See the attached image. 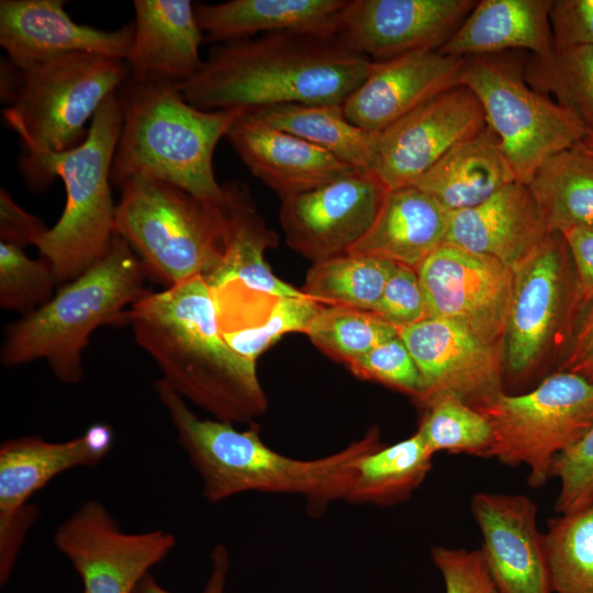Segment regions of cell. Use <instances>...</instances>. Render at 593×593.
Instances as JSON below:
<instances>
[{
  "label": "cell",
  "mask_w": 593,
  "mask_h": 593,
  "mask_svg": "<svg viewBox=\"0 0 593 593\" xmlns=\"http://www.w3.org/2000/svg\"><path fill=\"white\" fill-rule=\"evenodd\" d=\"M485 126L477 96L456 86L376 133L371 172L388 190L412 186L448 150Z\"/></svg>",
  "instance_id": "obj_15"
},
{
  "label": "cell",
  "mask_w": 593,
  "mask_h": 593,
  "mask_svg": "<svg viewBox=\"0 0 593 593\" xmlns=\"http://www.w3.org/2000/svg\"><path fill=\"white\" fill-rule=\"evenodd\" d=\"M552 477L560 482L556 513H572L593 504V425L575 445L557 456Z\"/></svg>",
  "instance_id": "obj_41"
},
{
  "label": "cell",
  "mask_w": 593,
  "mask_h": 593,
  "mask_svg": "<svg viewBox=\"0 0 593 593\" xmlns=\"http://www.w3.org/2000/svg\"><path fill=\"white\" fill-rule=\"evenodd\" d=\"M583 313L560 370L593 382V303Z\"/></svg>",
  "instance_id": "obj_47"
},
{
  "label": "cell",
  "mask_w": 593,
  "mask_h": 593,
  "mask_svg": "<svg viewBox=\"0 0 593 593\" xmlns=\"http://www.w3.org/2000/svg\"><path fill=\"white\" fill-rule=\"evenodd\" d=\"M571 256L560 233L513 270L505 333V381L522 388L535 377L558 335L572 321Z\"/></svg>",
  "instance_id": "obj_11"
},
{
  "label": "cell",
  "mask_w": 593,
  "mask_h": 593,
  "mask_svg": "<svg viewBox=\"0 0 593 593\" xmlns=\"http://www.w3.org/2000/svg\"><path fill=\"white\" fill-rule=\"evenodd\" d=\"M246 112L327 150L357 171L371 172L376 134L353 124L339 104L284 103Z\"/></svg>",
  "instance_id": "obj_32"
},
{
  "label": "cell",
  "mask_w": 593,
  "mask_h": 593,
  "mask_svg": "<svg viewBox=\"0 0 593 593\" xmlns=\"http://www.w3.org/2000/svg\"><path fill=\"white\" fill-rule=\"evenodd\" d=\"M449 212L415 186L389 190L362 238L347 253L417 270L445 243Z\"/></svg>",
  "instance_id": "obj_26"
},
{
  "label": "cell",
  "mask_w": 593,
  "mask_h": 593,
  "mask_svg": "<svg viewBox=\"0 0 593 593\" xmlns=\"http://www.w3.org/2000/svg\"><path fill=\"white\" fill-rule=\"evenodd\" d=\"M225 138L249 171L282 200L357 171L327 150L246 111L233 121Z\"/></svg>",
  "instance_id": "obj_21"
},
{
  "label": "cell",
  "mask_w": 593,
  "mask_h": 593,
  "mask_svg": "<svg viewBox=\"0 0 593 593\" xmlns=\"http://www.w3.org/2000/svg\"><path fill=\"white\" fill-rule=\"evenodd\" d=\"M389 190L372 172L356 171L282 200L288 245L318 262L346 254L372 225Z\"/></svg>",
  "instance_id": "obj_16"
},
{
  "label": "cell",
  "mask_w": 593,
  "mask_h": 593,
  "mask_svg": "<svg viewBox=\"0 0 593 593\" xmlns=\"http://www.w3.org/2000/svg\"><path fill=\"white\" fill-rule=\"evenodd\" d=\"M434 454L418 432L361 456L345 501L391 506L407 501L427 477Z\"/></svg>",
  "instance_id": "obj_33"
},
{
  "label": "cell",
  "mask_w": 593,
  "mask_h": 593,
  "mask_svg": "<svg viewBox=\"0 0 593 593\" xmlns=\"http://www.w3.org/2000/svg\"><path fill=\"white\" fill-rule=\"evenodd\" d=\"M118 97L123 122L111 183L120 187L146 176L221 204L224 192L214 176L213 154L242 111L198 109L186 101L178 82L167 79L138 81L128 76Z\"/></svg>",
  "instance_id": "obj_4"
},
{
  "label": "cell",
  "mask_w": 593,
  "mask_h": 593,
  "mask_svg": "<svg viewBox=\"0 0 593 593\" xmlns=\"http://www.w3.org/2000/svg\"><path fill=\"white\" fill-rule=\"evenodd\" d=\"M64 0H1L0 44L11 64L27 70L71 53H93L127 63L134 23L108 31L70 19Z\"/></svg>",
  "instance_id": "obj_19"
},
{
  "label": "cell",
  "mask_w": 593,
  "mask_h": 593,
  "mask_svg": "<svg viewBox=\"0 0 593 593\" xmlns=\"http://www.w3.org/2000/svg\"><path fill=\"white\" fill-rule=\"evenodd\" d=\"M477 410L491 425L493 458L526 466L528 484L539 488L551 478L557 456L593 425V382L559 370L527 392H503Z\"/></svg>",
  "instance_id": "obj_9"
},
{
  "label": "cell",
  "mask_w": 593,
  "mask_h": 593,
  "mask_svg": "<svg viewBox=\"0 0 593 593\" xmlns=\"http://www.w3.org/2000/svg\"><path fill=\"white\" fill-rule=\"evenodd\" d=\"M527 186L551 233L593 225V153L581 143L545 161Z\"/></svg>",
  "instance_id": "obj_31"
},
{
  "label": "cell",
  "mask_w": 593,
  "mask_h": 593,
  "mask_svg": "<svg viewBox=\"0 0 593 593\" xmlns=\"http://www.w3.org/2000/svg\"><path fill=\"white\" fill-rule=\"evenodd\" d=\"M515 181L495 135L485 126L448 150L412 186L451 213L473 208Z\"/></svg>",
  "instance_id": "obj_29"
},
{
  "label": "cell",
  "mask_w": 593,
  "mask_h": 593,
  "mask_svg": "<svg viewBox=\"0 0 593 593\" xmlns=\"http://www.w3.org/2000/svg\"><path fill=\"white\" fill-rule=\"evenodd\" d=\"M372 312L398 329L428 318L425 296L416 271L396 265Z\"/></svg>",
  "instance_id": "obj_43"
},
{
  "label": "cell",
  "mask_w": 593,
  "mask_h": 593,
  "mask_svg": "<svg viewBox=\"0 0 593 593\" xmlns=\"http://www.w3.org/2000/svg\"><path fill=\"white\" fill-rule=\"evenodd\" d=\"M471 512L482 537L480 550L501 593H552L535 502L523 494L478 492Z\"/></svg>",
  "instance_id": "obj_18"
},
{
  "label": "cell",
  "mask_w": 593,
  "mask_h": 593,
  "mask_svg": "<svg viewBox=\"0 0 593 593\" xmlns=\"http://www.w3.org/2000/svg\"><path fill=\"white\" fill-rule=\"evenodd\" d=\"M423 415L416 432L428 449L493 458V433L486 417L452 395H440L421 406Z\"/></svg>",
  "instance_id": "obj_37"
},
{
  "label": "cell",
  "mask_w": 593,
  "mask_h": 593,
  "mask_svg": "<svg viewBox=\"0 0 593 593\" xmlns=\"http://www.w3.org/2000/svg\"><path fill=\"white\" fill-rule=\"evenodd\" d=\"M551 3V0L477 1L439 51L459 58L491 56L512 49L547 57L555 51L549 19Z\"/></svg>",
  "instance_id": "obj_28"
},
{
  "label": "cell",
  "mask_w": 593,
  "mask_h": 593,
  "mask_svg": "<svg viewBox=\"0 0 593 593\" xmlns=\"http://www.w3.org/2000/svg\"><path fill=\"white\" fill-rule=\"evenodd\" d=\"M430 556L443 577L445 593H501L480 549L435 546Z\"/></svg>",
  "instance_id": "obj_42"
},
{
  "label": "cell",
  "mask_w": 593,
  "mask_h": 593,
  "mask_svg": "<svg viewBox=\"0 0 593 593\" xmlns=\"http://www.w3.org/2000/svg\"><path fill=\"white\" fill-rule=\"evenodd\" d=\"M122 122L115 92L99 108L80 145L58 154L20 158V171L30 190L45 189L55 177L65 184L61 216L36 244L40 256L51 265L57 286L78 278L111 247L116 205L111 195L110 174Z\"/></svg>",
  "instance_id": "obj_6"
},
{
  "label": "cell",
  "mask_w": 593,
  "mask_h": 593,
  "mask_svg": "<svg viewBox=\"0 0 593 593\" xmlns=\"http://www.w3.org/2000/svg\"><path fill=\"white\" fill-rule=\"evenodd\" d=\"M154 389L212 503L245 492L293 494L304 497L310 515L318 517L333 502L345 500L356 461L382 445L373 428L329 456L294 459L267 446L256 424L238 430L228 422L201 419L163 379Z\"/></svg>",
  "instance_id": "obj_3"
},
{
  "label": "cell",
  "mask_w": 593,
  "mask_h": 593,
  "mask_svg": "<svg viewBox=\"0 0 593 593\" xmlns=\"http://www.w3.org/2000/svg\"><path fill=\"white\" fill-rule=\"evenodd\" d=\"M460 83L477 96L486 126L521 182L527 183L545 161L588 134L552 98L525 81L522 65L492 56L466 57Z\"/></svg>",
  "instance_id": "obj_10"
},
{
  "label": "cell",
  "mask_w": 593,
  "mask_h": 593,
  "mask_svg": "<svg viewBox=\"0 0 593 593\" xmlns=\"http://www.w3.org/2000/svg\"><path fill=\"white\" fill-rule=\"evenodd\" d=\"M465 58L439 49L374 63L369 76L342 104L356 126L379 133L443 92L461 85Z\"/></svg>",
  "instance_id": "obj_20"
},
{
  "label": "cell",
  "mask_w": 593,
  "mask_h": 593,
  "mask_svg": "<svg viewBox=\"0 0 593 593\" xmlns=\"http://www.w3.org/2000/svg\"><path fill=\"white\" fill-rule=\"evenodd\" d=\"M130 324L161 379L184 400L232 424L251 423L265 412L256 363L224 340L201 275L159 292L146 291L131 306Z\"/></svg>",
  "instance_id": "obj_2"
},
{
  "label": "cell",
  "mask_w": 593,
  "mask_h": 593,
  "mask_svg": "<svg viewBox=\"0 0 593 593\" xmlns=\"http://www.w3.org/2000/svg\"><path fill=\"white\" fill-rule=\"evenodd\" d=\"M550 234L527 183L515 181L473 208L449 213L444 244L493 258L514 270Z\"/></svg>",
  "instance_id": "obj_22"
},
{
  "label": "cell",
  "mask_w": 593,
  "mask_h": 593,
  "mask_svg": "<svg viewBox=\"0 0 593 593\" xmlns=\"http://www.w3.org/2000/svg\"><path fill=\"white\" fill-rule=\"evenodd\" d=\"M396 264L346 253L310 269L302 292L322 305L373 311Z\"/></svg>",
  "instance_id": "obj_34"
},
{
  "label": "cell",
  "mask_w": 593,
  "mask_h": 593,
  "mask_svg": "<svg viewBox=\"0 0 593 593\" xmlns=\"http://www.w3.org/2000/svg\"><path fill=\"white\" fill-rule=\"evenodd\" d=\"M549 19L555 51L593 46V0H553Z\"/></svg>",
  "instance_id": "obj_44"
},
{
  "label": "cell",
  "mask_w": 593,
  "mask_h": 593,
  "mask_svg": "<svg viewBox=\"0 0 593 593\" xmlns=\"http://www.w3.org/2000/svg\"><path fill=\"white\" fill-rule=\"evenodd\" d=\"M305 334L324 353L348 365L399 332L372 311L323 305Z\"/></svg>",
  "instance_id": "obj_38"
},
{
  "label": "cell",
  "mask_w": 593,
  "mask_h": 593,
  "mask_svg": "<svg viewBox=\"0 0 593 593\" xmlns=\"http://www.w3.org/2000/svg\"><path fill=\"white\" fill-rule=\"evenodd\" d=\"M57 286L44 258L32 259L22 247L0 242V306L26 315L47 303Z\"/></svg>",
  "instance_id": "obj_39"
},
{
  "label": "cell",
  "mask_w": 593,
  "mask_h": 593,
  "mask_svg": "<svg viewBox=\"0 0 593 593\" xmlns=\"http://www.w3.org/2000/svg\"><path fill=\"white\" fill-rule=\"evenodd\" d=\"M428 316L454 321L504 345L514 273L502 262L443 244L417 268Z\"/></svg>",
  "instance_id": "obj_13"
},
{
  "label": "cell",
  "mask_w": 593,
  "mask_h": 593,
  "mask_svg": "<svg viewBox=\"0 0 593 593\" xmlns=\"http://www.w3.org/2000/svg\"><path fill=\"white\" fill-rule=\"evenodd\" d=\"M113 430L93 424L70 440L53 443L21 436L0 446V523L22 512L29 499L56 475L76 467H96L108 455Z\"/></svg>",
  "instance_id": "obj_23"
},
{
  "label": "cell",
  "mask_w": 593,
  "mask_h": 593,
  "mask_svg": "<svg viewBox=\"0 0 593 593\" xmlns=\"http://www.w3.org/2000/svg\"><path fill=\"white\" fill-rule=\"evenodd\" d=\"M373 65L338 37L275 32L214 47L178 87L187 102L206 111L342 105Z\"/></svg>",
  "instance_id": "obj_1"
},
{
  "label": "cell",
  "mask_w": 593,
  "mask_h": 593,
  "mask_svg": "<svg viewBox=\"0 0 593 593\" xmlns=\"http://www.w3.org/2000/svg\"><path fill=\"white\" fill-rule=\"evenodd\" d=\"M48 230L42 219L25 211L1 188L0 238L1 242L24 248L38 243Z\"/></svg>",
  "instance_id": "obj_46"
},
{
  "label": "cell",
  "mask_w": 593,
  "mask_h": 593,
  "mask_svg": "<svg viewBox=\"0 0 593 593\" xmlns=\"http://www.w3.org/2000/svg\"><path fill=\"white\" fill-rule=\"evenodd\" d=\"M54 544L80 575L82 593H133L176 539L161 529L125 533L104 504L89 500L57 527Z\"/></svg>",
  "instance_id": "obj_12"
},
{
  "label": "cell",
  "mask_w": 593,
  "mask_h": 593,
  "mask_svg": "<svg viewBox=\"0 0 593 593\" xmlns=\"http://www.w3.org/2000/svg\"><path fill=\"white\" fill-rule=\"evenodd\" d=\"M130 76L125 60L93 53H71L18 71L4 122L37 157L80 145L102 103Z\"/></svg>",
  "instance_id": "obj_8"
},
{
  "label": "cell",
  "mask_w": 593,
  "mask_h": 593,
  "mask_svg": "<svg viewBox=\"0 0 593 593\" xmlns=\"http://www.w3.org/2000/svg\"><path fill=\"white\" fill-rule=\"evenodd\" d=\"M580 143L593 153V134H586Z\"/></svg>",
  "instance_id": "obj_49"
},
{
  "label": "cell",
  "mask_w": 593,
  "mask_h": 593,
  "mask_svg": "<svg viewBox=\"0 0 593 593\" xmlns=\"http://www.w3.org/2000/svg\"><path fill=\"white\" fill-rule=\"evenodd\" d=\"M574 267L572 320L593 303V225L562 233Z\"/></svg>",
  "instance_id": "obj_45"
},
{
  "label": "cell",
  "mask_w": 593,
  "mask_h": 593,
  "mask_svg": "<svg viewBox=\"0 0 593 593\" xmlns=\"http://www.w3.org/2000/svg\"><path fill=\"white\" fill-rule=\"evenodd\" d=\"M210 289L224 340L236 354L255 363L282 335L306 333L323 306L306 295L281 296L236 279Z\"/></svg>",
  "instance_id": "obj_24"
},
{
  "label": "cell",
  "mask_w": 593,
  "mask_h": 593,
  "mask_svg": "<svg viewBox=\"0 0 593 593\" xmlns=\"http://www.w3.org/2000/svg\"><path fill=\"white\" fill-rule=\"evenodd\" d=\"M398 332L421 376L419 407L434 398L452 395L477 409L506 392L504 345L486 344L467 327L440 317Z\"/></svg>",
  "instance_id": "obj_14"
},
{
  "label": "cell",
  "mask_w": 593,
  "mask_h": 593,
  "mask_svg": "<svg viewBox=\"0 0 593 593\" xmlns=\"http://www.w3.org/2000/svg\"><path fill=\"white\" fill-rule=\"evenodd\" d=\"M119 188L114 230L147 273L168 288L194 276L205 277L217 266L225 239L222 203H205L172 183L146 176L132 177Z\"/></svg>",
  "instance_id": "obj_7"
},
{
  "label": "cell",
  "mask_w": 593,
  "mask_h": 593,
  "mask_svg": "<svg viewBox=\"0 0 593 593\" xmlns=\"http://www.w3.org/2000/svg\"><path fill=\"white\" fill-rule=\"evenodd\" d=\"M544 535L552 593H593V504L550 518Z\"/></svg>",
  "instance_id": "obj_36"
},
{
  "label": "cell",
  "mask_w": 593,
  "mask_h": 593,
  "mask_svg": "<svg viewBox=\"0 0 593 593\" xmlns=\"http://www.w3.org/2000/svg\"><path fill=\"white\" fill-rule=\"evenodd\" d=\"M347 366L356 377L390 387L412 396L415 402L422 394L418 369L399 335L351 360Z\"/></svg>",
  "instance_id": "obj_40"
},
{
  "label": "cell",
  "mask_w": 593,
  "mask_h": 593,
  "mask_svg": "<svg viewBox=\"0 0 593 593\" xmlns=\"http://www.w3.org/2000/svg\"><path fill=\"white\" fill-rule=\"evenodd\" d=\"M146 273L130 244L115 233L98 262L7 327L1 363L16 367L44 359L60 382L79 383L90 335L103 325L130 324L131 306L147 291Z\"/></svg>",
  "instance_id": "obj_5"
},
{
  "label": "cell",
  "mask_w": 593,
  "mask_h": 593,
  "mask_svg": "<svg viewBox=\"0 0 593 593\" xmlns=\"http://www.w3.org/2000/svg\"><path fill=\"white\" fill-rule=\"evenodd\" d=\"M475 4L473 0H348L337 37L373 63L439 49Z\"/></svg>",
  "instance_id": "obj_17"
},
{
  "label": "cell",
  "mask_w": 593,
  "mask_h": 593,
  "mask_svg": "<svg viewBox=\"0 0 593 593\" xmlns=\"http://www.w3.org/2000/svg\"><path fill=\"white\" fill-rule=\"evenodd\" d=\"M522 72L532 88L552 96L588 134H593V46L553 51L547 57L529 55Z\"/></svg>",
  "instance_id": "obj_35"
},
{
  "label": "cell",
  "mask_w": 593,
  "mask_h": 593,
  "mask_svg": "<svg viewBox=\"0 0 593 593\" xmlns=\"http://www.w3.org/2000/svg\"><path fill=\"white\" fill-rule=\"evenodd\" d=\"M134 38L127 59L130 76L138 81L181 82L202 66L203 33L190 0H134Z\"/></svg>",
  "instance_id": "obj_25"
},
{
  "label": "cell",
  "mask_w": 593,
  "mask_h": 593,
  "mask_svg": "<svg viewBox=\"0 0 593 593\" xmlns=\"http://www.w3.org/2000/svg\"><path fill=\"white\" fill-rule=\"evenodd\" d=\"M348 0H231L195 3L198 24L206 40L223 44L257 33L296 32L337 37Z\"/></svg>",
  "instance_id": "obj_27"
},
{
  "label": "cell",
  "mask_w": 593,
  "mask_h": 593,
  "mask_svg": "<svg viewBox=\"0 0 593 593\" xmlns=\"http://www.w3.org/2000/svg\"><path fill=\"white\" fill-rule=\"evenodd\" d=\"M224 249L217 266L205 277L210 287L236 279L281 296H303L302 291L277 278L265 261V250L277 244L257 212L248 188L232 181L223 186Z\"/></svg>",
  "instance_id": "obj_30"
},
{
  "label": "cell",
  "mask_w": 593,
  "mask_h": 593,
  "mask_svg": "<svg viewBox=\"0 0 593 593\" xmlns=\"http://www.w3.org/2000/svg\"><path fill=\"white\" fill-rule=\"evenodd\" d=\"M212 569L201 593H225L230 570V553L224 545H217L211 552ZM133 593H172L161 586L147 573L137 584Z\"/></svg>",
  "instance_id": "obj_48"
}]
</instances>
